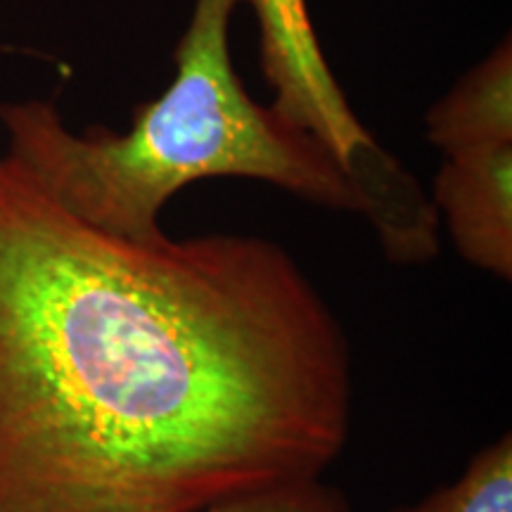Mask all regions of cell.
I'll return each mask as SVG.
<instances>
[{
    "mask_svg": "<svg viewBox=\"0 0 512 512\" xmlns=\"http://www.w3.org/2000/svg\"><path fill=\"white\" fill-rule=\"evenodd\" d=\"M351 425L335 313L278 242H133L0 157V512H195L320 477Z\"/></svg>",
    "mask_w": 512,
    "mask_h": 512,
    "instance_id": "cell-1",
    "label": "cell"
},
{
    "mask_svg": "<svg viewBox=\"0 0 512 512\" xmlns=\"http://www.w3.org/2000/svg\"><path fill=\"white\" fill-rule=\"evenodd\" d=\"M242 3L192 0L174 50V79L133 110L128 131L76 133L53 102H5L3 157L69 216L133 242L164 238V207L204 178H249L316 207L361 214L330 147L256 102L235 72L230 22Z\"/></svg>",
    "mask_w": 512,
    "mask_h": 512,
    "instance_id": "cell-2",
    "label": "cell"
},
{
    "mask_svg": "<svg viewBox=\"0 0 512 512\" xmlns=\"http://www.w3.org/2000/svg\"><path fill=\"white\" fill-rule=\"evenodd\" d=\"M259 24V64L271 105L330 147L349 176L361 214L401 266L439 252V216L415 176L358 121L332 74L306 0H249Z\"/></svg>",
    "mask_w": 512,
    "mask_h": 512,
    "instance_id": "cell-3",
    "label": "cell"
},
{
    "mask_svg": "<svg viewBox=\"0 0 512 512\" xmlns=\"http://www.w3.org/2000/svg\"><path fill=\"white\" fill-rule=\"evenodd\" d=\"M432 204L467 264L510 283L512 145L444 157Z\"/></svg>",
    "mask_w": 512,
    "mask_h": 512,
    "instance_id": "cell-4",
    "label": "cell"
},
{
    "mask_svg": "<svg viewBox=\"0 0 512 512\" xmlns=\"http://www.w3.org/2000/svg\"><path fill=\"white\" fill-rule=\"evenodd\" d=\"M425 136L444 157L512 145L510 34L427 110Z\"/></svg>",
    "mask_w": 512,
    "mask_h": 512,
    "instance_id": "cell-5",
    "label": "cell"
},
{
    "mask_svg": "<svg viewBox=\"0 0 512 512\" xmlns=\"http://www.w3.org/2000/svg\"><path fill=\"white\" fill-rule=\"evenodd\" d=\"M392 512H512L510 432L475 453L456 482Z\"/></svg>",
    "mask_w": 512,
    "mask_h": 512,
    "instance_id": "cell-6",
    "label": "cell"
},
{
    "mask_svg": "<svg viewBox=\"0 0 512 512\" xmlns=\"http://www.w3.org/2000/svg\"><path fill=\"white\" fill-rule=\"evenodd\" d=\"M195 512H351L342 491L320 477L283 479L221 498Z\"/></svg>",
    "mask_w": 512,
    "mask_h": 512,
    "instance_id": "cell-7",
    "label": "cell"
}]
</instances>
